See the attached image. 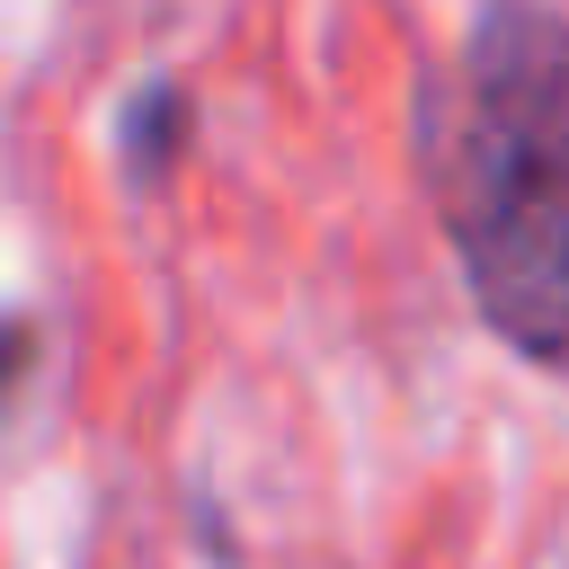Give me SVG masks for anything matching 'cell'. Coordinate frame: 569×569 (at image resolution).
I'll return each mask as SVG.
<instances>
[{"instance_id": "1", "label": "cell", "mask_w": 569, "mask_h": 569, "mask_svg": "<svg viewBox=\"0 0 569 569\" xmlns=\"http://www.w3.org/2000/svg\"><path fill=\"white\" fill-rule=\"evenodd\" d=\"M427 133L489 329L533 365H569V27L533 0H489Z\"/></svg>"}]
</instances>
